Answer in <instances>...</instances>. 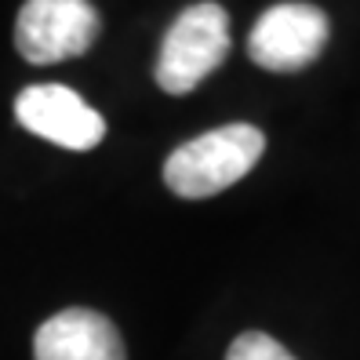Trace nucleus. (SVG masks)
I'll return each instance as SVG.
<instances>
[{
    "mask_svg": "<svg viewBox=\"0 0 360 360\" xmlns=\"http://www.w3.org/2000/svg\"><path fill=\"white\" fill-rule=\"evenodd\" d=\"M229 55V15L200 0L189 4L172 30L164 33L157 55V84L167 95H189L200 80H207Z\"/></svg>",
    "mask_w": 360,
    "mask_h": 360,
    "instance_id": "2",
    "label": "nucleus"
},
{
    "mask_svg": "<svg viewBox=\"0 0 360 360\" xmlns=\"http://www.w3.org/2000/svg\"><path fill=\"white\" fill-rule=\"evenodd\" d=\"M15 117L26 131L62 150H91L105 135V120L73 88H62V84H33L18 91Z\"/></svg>",
    "mask_w": 360,
    "mask_h": 360,
    "instance_id": "5",
    "label": "nucleus"
},
{
    "mask_svg": "<svg viewBox=\"0 0 360 360\" xmlns=\"http://www.w3.org/2000/svg\"><path fill=\"white\" fill-rule=\"evenodd\" d=\"M266 153V135L255 124H226L182 142L164 164V182L175 197L204 200L240 182Z\"/></svg>",
    "mask_w": 360,
    "mask_h": 360,
    "instance_id": "1",
    "label": "nucleus"
},
{
    "mask_svg": "<svg viewBox=\"0 0 360 360\" xmlns=\"http://www.w3.org/2000/svg\"><path fill=\"white\" fill-rule=\"evenodd\" d=\"M98 37V11L88 0H26L15 22V48L33 66L84 55Z\"/></svg>",
    "mask_w": 360,
    "mask_h": 360,
    "instance_id": "4",
    "label": "nucleus"
},
{
    "mask_svg": "<svg viewBox=\"0 0 360 360\" xmlns=\"http://www.w3.org/2000/svg\"><path fill=\"white\" fill-rule=\"evenodd\" d=\"M226 360H295V353H288L266 331H244L240 338H233Z\"/></svg>",
    "mask_w": 360,
    "mask_h": 360,
    "instance_id": "7",
    "label": "nucleus"
},
{
    "mask_svg": "<svg viewBox=\"0 0 360 360\" xmlns=\"http://www.w3.org/2000/svg\"><path fill=\"white\" fill-rule=\"evenodd\" d=\"M37 360H128L124 338L110 316L95 309H62L40 324L33 338Z\"/></svg>",
    "mask_w": 360,
    "mask_h": 360,
    "instance_id": "6",
    "label": "nucleus"
},
{
    "mask_svg": "<svg viewBox=\"0 0 360 360\" xmlns=\"http://www.w3.org/2000/svg\"><path fill=\"white\" fill-rule=\"evenodd\" d=\"M328 37L331 22L321 8L306 4V0H284L255 22L248 37V55L269 73H295L321 58Z\"/></svg>",
    "mask_w": 360,
    "mask_h": 360,
    "instance_id": "3",
    "label": "nucleus"
}]
</instances>
